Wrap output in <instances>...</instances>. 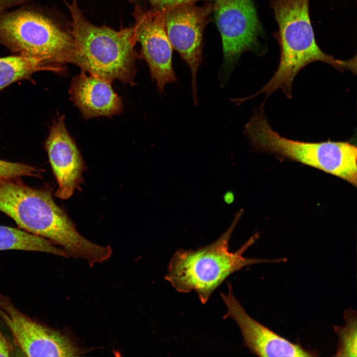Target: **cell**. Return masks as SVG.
<instances>
[{
  "label": "cell",
  "instance_id": "cell-17",
  "mask_svg": "<svg viewBox=\"0 0 357 357\" xmlns=\"http://www.w3.org/2000/svg\"><path fill=\"white\" fill-rule=\"evenodd\" d=\"M44 170L23 163L0 160V179L31 177L41 178Z\"/></svg>",
  "mask_w": 357,
  "mask_h": 357
},
{
  "label": "cell",
  "instance_id": "cell-1",
  "mask_svg": "<svg viewBox=\"0 0 357 357\" xmlns=\"http://www.w3.org/2000/svg\"><path fill=\"white\" fill-rule=\"evenodd\" d=\"M18 178L0 179V211L19 227L49 240L68 257L81 258L92 267L111 256L110 245L94 243L81 236L65 210L53 198L51 186L34 188Z\"/></svg>",
  "mask_w": 357,
  "mask_h": 357
},
{
  "label": "cell",
  "instance_id": "cell-14",
  "mask_svg": "<svg viewBox=\"0 0 357 357\" xmlns=\"http://www.w3.org/2000/svg\"><path fill=\"white\" fill-rule=\"evenodd\" d=\"M42 252L68 258L63 249L41 237L15 228L0 226V250Z\"/></svg>",
  "mask_w": 357,
  "mask_h": 357
},
{
  "label": "cell",
  "instance_id": "cell-9",
  "mask_svg": "<svg viewBox=\"0 0 357 357\" xmlns=\"http://www.w3.org/2000/svg\"><path fill=\"white\" fill-rule=\"evenodd\" d=\"M212 4L194 3L178 5L164 11L165 30L172 46L189 67L193 103L198 105L197 72L202 60L204 28L212 12Z\"/></svg>",
  "mask_w": 357,
  "mask_h": 357
},
{
  "label": "cell",
  "instance_id": "cell-12",
  "mask_svg": "<svg viewBox=\"0 0 357 357\" xmlns=\"http://www.w3.org/2000/svg\"><path fill=\"white\" fill-rule=\"evenodd\" d=\"M227 295L221 294L227 311L224 318H232L238 326L244 345L260 357H310V352L291 343L252 318L233 294L228 284Z\"/></svg>",
  "mask_w": 357,
  "mask_h": 357
},
{
  "label": "cell",
  "instance_id": "cell-13",
  "mask_svg": "<svg viewBox=\"0 0 357 357\" xmlns=\"http://www.w3.org/2000/svg\"><path fill=\"white\" fill-rule=\"evenodd\" d=\"M70 99L86 119L106 116L109 118L123 111L121 98L114 90L112 83L84 71L72 80Z\"/></svg>",
  "mask_w": 357,
  "mask_h": 357
},
{
  "label": "cell",
  "instance_id": "cell-8",
  "mask_svg": "<svg viewBox=\"0 0 357 357\" xmlns=\"http://www.w3.org/2000/svg\"><path fill=\"white\" fill-rule=\"evenodd\" d=\"M213 6L222 40L223 61L218 77L224 87L240 56L257 47L261 25L252 0H214Z\"/></svg>",
  "mask_w": 357,
  "mask_h": 357
},
{
  "label": "cell",
  "instance_id": "cell-19",
  "mask_svg": "<svg viewBox=\"0 0 357 357\" xmlns=\"http://www.w3.org/2000/svg\"><path fill=\"white\" fill-rule=\"evenodd\" d=\"M154 9L165 10L172 7L188 3H194L200 0H149Z\"/></svg>",
  "mask_w": 357,
  "mask_h": 357
},
{
  "label": "cell",
  "instance_id": "cell-7",
  "mask_svg": "<svg viewBox=\"0 0 357 357\" xmlns=\"http://www.w3.org/2000/svg\"><path fill=\"white\" fill-rule=\"evenodd\" d=\"M0 318L10 332L22 356L79 357L94 349L80 344L67 329L54 328L30 317L1 292Z\"/></svg>",
  "mask_w": 357,
  "mask_h": 357
},
{
  "label": "cell",
  "instance_id": "cell-10",
  "mask_svg": "<svg viewBox=\"0 0 357 357\" xmlns=\"http://www.w3.org/2000/svg\"><path fill=\"white\" fill-rule=\"evenodd\" d=\"M136 42L141 45V54L147 62L152 79L163 93L166 85L177 81L172 65L173 48L167 36L164 11H145L136 6L133 13Z\"/></svg>",
  "mask_w": 357,
  "mask_h": 357
},
{
  "label": "cell",
  "instance_id": "cell-6",
  "mask_svg": "<svg viewBox=\"0 0 357 357\" xmlns=\"http://www.w3.org/2000/svg\"><path fill=\"white\" fill-rule=\"evenodd\" d=\"M0 44L12 53L64 71L73 51L71 34L44 14L18 9L0 15Z\"/></svg>",
  "mask_w": 357,
  "mask_h": 357
},
{
  "label": "cell",
  "instance_id": "cell-5",
  "mask_svg": "<svg viewBox=\"0 0 357 357\" xmlns=\"http://www.w3.org/2000/svg\"><path fill=\"white\" fill-rule=\"evenodd\" d=\"M264 105L262 103L254 112L244 127V133L254 149L316 168L357 186L356 145L330 140L307 142L281 136L270 125Z\"/></svg>",
  "mask_w": 357,
  "mask_h": 357
},
{
  "label": "cell",
  "instance_id": "cell-2",
  "mask_svg": "<svg viewBox=\"0 0 357 357\" xmlns=\"http://www.w3.org/2000/svg\"><path fill=\"white\" fill-rule=\"evenodd\" d=\"M309 0H270L278 30L274 36L281 49L279 64L269 81L250 99L260 94L269 96L281 89L288 98L292 96L294 79L299 71L314 61L327 63L341 71L357 72V57L347 60L334 58L317 45L310 19Z\"/></svg>",
  "mask_w": 357,
  "mask_h": 357
},
{
  "label": "cell",
  "instance_id": "cell-16",
  "mask_svg": "<svg viewBox=\"0 0 357 357\" xmlns=\"http://www.w3.org/2000/svg\"><path fill=\"white\" fill-rule=\"evenodd\" d=\"M345 324L336 326L334 330L339 337V343L335 356L356 357L357 348V316L352 309L345 311Z\"/></svg>",
  "mask_w": 357,
  "mask_h": 357
},
{
  "label": "cell",
  "instance_id": "cell-15",
  "mask_svg": "<svg viewBox=\"0 0 357 357\" xmlns=\"http://www.w3.org/2000/svg\"><path fill=\"white\" fill-rule=\"evenodd\" d=\"M41 71L57 72L54 68L46 66L37 60L15 55L0 57V92L9 85L20 80L33 83V74Z\"/></svg>",
  "mask_w": 357,
  "mask_h": 357
},
{
  "label": "cell",
  "instance_id": "cell-18",
  "mask_svg": "<svg viewBox=\"0 0 357 357\" xmlns=\"http://www.w3.org/2000/svg\"><path fill=\"white\" fill-rule=\"evenodd\" d=\"M19 353L14 343L3 333L0 327V357L17 356Z\"/></svg>",
  "mask_w": 357,
  "mask_h": 357
},
{
  "label": "cell",
  "instance_id": "cell-3",
  "mask_svg": "<svg viewBox=\"0 0 357 357\" xmlns=\"http://www.w3.org/2000/svg\"><path fill=\"white\" fill-rule=\"evenodd\" d=\"M62 0L71 18L73 51L69 63L111 83L117 79L134 85L137 55L134 47L137 42L133 28L117 31L95 25L85 18L76 0Z\"/></svg>",
  "mask_w": 357,
  "mask_h": 357
},
{
  "label": "cell",
  "instance_id": "cell-11",
  "mask_svg": "<svg viewBox=\"0 0 357 357\" xmlns=\"http://www.w3.org/2000/svg\"><path fill=\"white\" fill-rule=\"evenodd\" d=\"M44 146L58 184L55 196L68 199L75 190H81L83 173L87 168L75 140L66 129L64 115L58 114L53 120Z\"/></svg>",
  "mask_w": 357,
  "mask_h": 357
},
{
  "label": "cell",
  "instance_id": "cell-4",
  "mask_svg": "<svg viewBox=\"0 0 357 357\" xmlns=\"http://www.w3.org/2000/svg\"><path fill=\"white\" fill-rule=\"evenodd\" d=\"M241 215V211L238 213L227 230L212 243L196 250H177L168 265L165 279L180 293L195 291L205 303L214 290L236 271L253 264L281 261L243 256L258 238L257 233L237 250H229L231 237Z\"/></svg>",
  "mask_w": 357,
  "mask_h": 357
}]
</instances>
